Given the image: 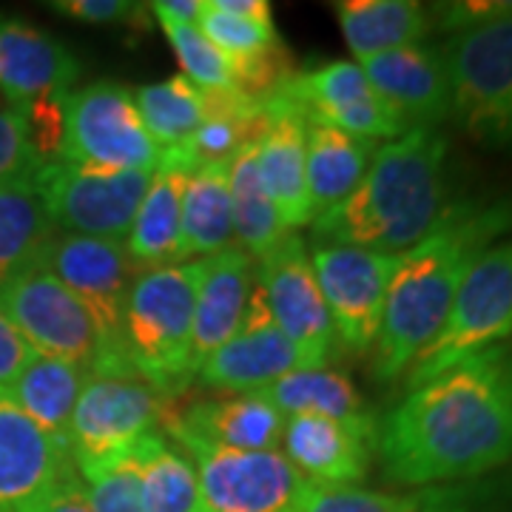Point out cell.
I'll use <instances>...</instances> for the list:
<instances>
[{"label":"cell","mask_w":512,"mask_h":512,"mask_svg":"<svg viewBox=\"0 0 512 512\" xmlns=\"http://www.w3.org/2000/svg\"><path fill=\"white\" fill-rule=\"evenodd\" d=\"M359 66L373 92L399 111L410 128H436L450 117V83L436 46H404Z\"/></svg>","instance_id":"d6986e66"},{"label":"cell","mask_w":512,"mask_h":512,"mask_svg":"<svg viewBox=\"0 0 512 512\" xmlns=\"http://www.w3.org/2000/svg\"><path fill=\"white\" fill-rule=\"evenodd\" d=\"M450 140L439 128H410L376 148L362 183L311 222L313 245H353L402 254L447 211Z\"/></svg>","instance_id":"3957f363"},{"label":"cell","mask_w":512,"mask_h":512,"mask_svg":"<svg viewBox=\"0 0 512 512\" xmlns=\"http://www.w3.org/2000/svg\"><path fill=\"white\" fill-rule=\"evenodd\" d=\"M163 148L151 140L134 106V89L97 80L66 97L60 160L97 171H154Z\"/></svg>","instance_id":"9c48e42d"},{"label":"cell","mask_w":512,"mask_h":512,"mask_svg":"<svg viewBox=\"0 0 512 512\" xmlns=\"http://www.w3.org/2000/svg\"><path fill=\"white\" fill-rule=\"evenodd\" d=\"M202 279L194 305L191 330V373L234 336L245 319L248 296L254 288L256 262L239 245H228L220 254L202 259Z\"/></svg>","instance_id":"7402d4cb"},{"label":"cell","mask_w":512,"mask_h":512,"mask_svg":"<svg viewBox=\"0 0 512 512\" xmlns=\"http://www.w3.org/2000/svg\"><path fill=\"white\" fill-rule=\"evenodd\" d=\"M57 234L35 185L0 188V296L15 279L40 268Z\"/></svg>","instance_id":"4316f807"},{"label":"cell","mask_w":512,"mask_h":512,"mask_svg":"<svg viewBox=\"0 0 512 512\" xmlns=\"http://www.w3.org/2000/svg\"><path fill=\"white\" fill-rule=\"evenodd\" d=\"M163 430L191 456L202 512H299L313 481L282 450H228L191 436L177 424Z\"/></svg>","instance_id":"8992f818"},{"label":"cell","mask_w":512,"mask_h":512,"mask_svg":"<svg viewBox=\"0 0 512 512\" xmlns=\"http://www.w3.org/2000/svg\"><path fill=\"white\" fill-rule=\"evenodd\" d=\"M134 106L151 140L163 148H180L208 117V94L200 92L188 77L174 74L160 83L134 89Z\"/></svg>","instance_id":"1f68e13d"},{"label":"cell","mask_w":512,"mask_h":512,"mask_svg":"<svg viewBox=\"0 0 512 512\" xmlns=\"http://www.w3.org/2000/svg\"><path fill=\"white\" fill-rule=\"evenodd\" d=\"M80 77L77 57L32 23L0 15V97L12 106L46 94L72 92Z\"/></svg>","instance_id":"ffe728a7"},{"label":"cell","mask_w":512,"mask_h":512,"mask_svg":"<svg viewBox=\"0 0 512 512\" xmlns=\"http://www.w3.org/2000/svg\"><path fill=\"white\" fill-rule=\"evenodd\" d=\"M231 160L194 165L185 185L183 231H180L177 262L208 259L231 245L234 239L231 185H228Z\"/></svg>","instance_id":"d4e9b609"},{"label":"cell","mask_w":512,"mask_h":512,"mask_svg":"<svg viewBox=\"0 0 512 512\" xmlns=\"http://www.w3.org/2000/svg\"><path fill=\"white\" fill-rule=\"evenodd\" d=\"M510 231L512 197L450 202L436 228L399 254L373 345V373L379 382H396L407 373L413 359L436 339L478 256Z\"/></svg>","instance_id":"7a4b0ae2"},{"label":"cell","mask_w":512,"mask_h":512,"mask_svg":"<svg viewBox=\"0 0 512 512\" xmlns=\"http://www.w3.org/2000/svg\"><path fill=\"white\" fill-rule=\"evenodd\" d=\"M74 458L0 387V512H40L69 481Z\"/></svg>","instance_id":"9a60e30c"},{"label":"cell","mask_w":512,"mask_h":512,"mask_svg":"<svg viewBox=\"0 0 512 512\" xmlns=\"http://www.w3.org/2000/svg\"><path fill=\"white\" fill-rule=\"evenodd\" d=\"M271 316L291 339L308 367H325L336 350V330L328 305L313 274L308 242L299 234H285L256 265Z\"/></svg>","instance_id":"4fadbf2b"},{"label":"cell","mask_w":512,"mask_h":512,"mask_svg":"<svg viewBox=\"0 0 512 512\" xmlns=\"http://www.w3.org/2000/svg\"><path fill=\"white\" fill-rule=\"evenodd\" d=\"M86 379H89L86 367L49 359V356H35V362L20 373L9 387V393L37 427H43L52 439L69 447L74 407Z\"/></svg>","instance_id":"83f0119b"},{"label":"cell","mask_w":512,"mask_h":512,"mask_svg":"<svg viewBox=\"0 0 512 512\" xmlns=\"http://www.w3.org/2000/svg\"><path fill=\"white\" fill-rule=\"evenodd\" d=\"M228 185H231L234 239L251 259H262L279 239L291 234V231L282 225L274 202H271L265 185H262L259 168H256V143L239 148L234 154Z\"/></svg>","instance_id":"4dcf8cb0"},{"label":"cell","mask_w":512,"mask_h":512,"mask_svg":"<svg viewBox=\"0 0 512 512\" xmlns=\"http://www.w3.org/2000/svg\"><path fill=\"white\" fill-rule=\"evenodd\" d=\"M0 305L37 356L72 362L89 373L134 370L126 356L111 350L92 311L43 268L15 279L0 296Z\"/></svg>","instance_id":"ba28073f"},{"label":"cell","mask_w":512,"mask_h":512,"mask_svg":"<svg viewBox=\"0 0 512 512\" xmlns=\"http://www.w3.org/2000/svg\"><path fill=\"white\" fill-rule=\"evenodd\" d=\"M376 447L393 484L427 490L512 461V353L461 359L407 390L379 424Z\"/></svg>","instance_id":"6da1fadb"},{"label":"cell","mask_w":512,"mask_h":512,"mask_svg":"<svg viewBox=\"0 0 512 512\" xmlns=\"http://www.w3.org/2000/svg\"><path fill=\"white\" fill-rule=\"evenodd\" d=\"M424 490L379 493L359 484H316L305 495L299 512H419Z\"/></svg>","instance_id":"e575fe53"},{"label":"cell","mask_w":512,"mask_h":512,"mask_svg":"<svg viewBox=\"0 0 512 512\" xmlns=\"http://www.w3.org/2000/svg\"><path fill=\"white\" fill-rule=\"evenodd\" d=\"M268 126L256 140V168L282 225L293 231L316 220L308 191V120L285 94H268Z\"/></svg>","instance_id":"e0dca14e"},{"label":"cell","mask_w":512,"mask_h":512,"mask_svg":"<svg viewBox=\"0 0 512 512\" xmlns=\"http://www.w3.org/2000/svg\"><path fill=\"white\" fill-rule=\"evenodd\" d=\"M333 9L356 63L424 43L433 32V12L416 0H342Z\"/></svg>","instance_id":"cb8c5ba5"},{"label":"cell","mask_w":512,"mask_h":512,"mask_svg":"<svg viewBox=\"0 0 512 512\" xmlns=\"http://www.w3.org/2000/svg\"><path fill=\"white\" fill-rule=\"evenodd\" d=\"M512 336V239L493 245L464 276L436 339L407 367V390Z\"/></svg>","instance_id":"52a82bcc"},{"label":"cell","mask_w":512,"mask_h":512,"mask_svg":"<svg viewBox=\"0 0 512 512\" xmlns=\"http://www.w3.org/2000/svg\"><path fill=\"white\" fill-rule=\"evenodd\" d=\"M43 168L35 146L29 140V128L20 106L0 103V188L18 183H32Z\"/></svg>","instance_id":"d590c367"},{"label":"cell","mask_w":512,"mask_h":512,"mask_svg":"<svg viewBox=\"0 0 512 512\" xmlns=\"http://www.w3.org/2000/svg\"><path fill=\"white\" fill-rule=\"evenodd\" d=\"M214 9L237 15V18L262 20V23H274V9L268 0H208Z\"/></svg>","instance_id":"b9f144b4"},{"label":"cell","mask_w":512,"mask_h":512,"mask_svg":"<svg viewBox=\"0 0 512 512\" xmlns=\"http://www.w3.org/2000/svg\"><path fill=\"white\" fill-rule=\"evenodd\" d=\"M35 356L32 345L0 305V387H12L20 373L35 362Z\"/></svg>","instance_id":"8d00e7d4"},{"label":"cell","mask_w":512,"mask_h":512,"mask_svg":"<svg viewBox=\"0 0 512 512\" xmlns=\"http://www.w3.org/2000/svg\"><path fill=\"white\" fill-rule=\"evenodd\" d=\"M74 470L86 487L94 512H146L140 484L126 453L92 464H74Z\"/></svg>","instance_id":"836d02e7"},{"label":"cell","mask_w":512,"mask_h":512,"mask_svg":"<svg viewBox=\"0 0 512 512\" xmlns=\"http://www.w3.org/2000/svg\"><path fill=\"white\" fill-rule=\"evenodd\" d=\"M373 140H359L330 126L308 123V191L316 214L333 208L362 183L367 165L376 154Z\"/></svg>","instance_id":"f1b7e54d"},{"label":"cell","mask_w":512,"mask_h":512,"mask_svg":"<svg viewBox=\"0 0 512 512\" xmlns=\"http://www.w3.org/2000/svg\"><path fill=\"white\" fill-rule=\"evenodd\" d=\"M165 396L134 370L89 373L69 430L74 464H92L126 453L157 433Z\"/></svg>","instance_id":"8fae6325"},{"label":"cell","mask_w":512,"mask_h":512,"mask_svg":"<svg viewBox=\"0 0 512 512\" xmlns=\"http://www.w3.org/2000/svg\"><path fill=\"white\" fill-rule=\"evenodd\" d=\"M265 402H271L285 416H322V419L365 424L376 416L365 407L359 387L345 373L330 367H305L293 370L285 379L256 390Z\"/></svg>","instance_id":"484cf974"},{"label":"cell","mask_w":512,"mask_h":512,"mask_svg":"<svg viewBox=\"0 0 512 512\" xmlns=\"http://www.w3.org/2000/svg\"><path fill=\"white\" fill-rule=\"evenodd\" d=\"M197 512H202V510H197Z\"/></svg>","instance_id":"7bdbcfd3"},{"label":"cell","mask_w":512,"mask_h":512,"mask_svg":"<svg viewBox=\"0 0 512 512\" xmlns=\"http://www.w3.org/2000/svg\"><path fill=\"white\" fill-rule=\"evenodd\" d=\"M92 311L111 350H123V311L140 268L131 262L123 239L57 234L40 262ZM131 365V362H128Z\"/></svg>","instance_id":"5bb4252c"},{"label":"cell","mask_w":512,"mask_h":512,"mask_svg":"<svg viewBox=\"0 0 512 512\" xmlns=\"http://www.w3.org/2000/svg\"><path fill=\"white\" fill-rule=\"evenodd\" d=\"M419 512H481L461 487H427Z\"/></svg>","instance_id":"f35d334b"},{"label":"cell","mask_w":512,"mask_h":512,"mask_svg":"<svg viewBox=\"0 0 512 512\" xmlns=\"http://www.w3.org/2000/svg\"><path fill=\"white\" fill-rule=\"evenodd\" d=\"M305 367L308 365L299 350L274 322L259 276H254L242 325L217 353L205 359V365L197 370V379L228 393H256Z\"/></svg>","instance_id":"2e32d148"},{"label":"cell","mask_w":512,"mask_h":512,"mask_svg":"<svg viewBox=\"0 0 512 512\" xmlns=\"http://www.w3.org/2000/svg\"><path fill=\"white\" fill-rule=\"evenodd\" d=\"M202 259L140 271L123 311V350L131 367L165 399L180 396L191 373V330Z\"/></svg>","instance_id":"277c9868"},{"label":"cell","mask_w":512,"mask_h":512,"mask_svg":"<svg viewBox=\"0 0 512 512\" xmlns=\"http://www.w3.org/2000/svg\"><path fill=\"white\" fill-rule=\"evenodd\" d=\"M165 40L171 43L174 55L183 66V77H188L200 92L228 94L242 92L237 83V69L220 49L202 35L197 26L180 23H160Z\"/></svg>","instance_id":"d6a6232c"},{"label":"cell","mask_w":512,"mask_h":512,"mask_svg":"<svg viewBox=\"0 0 512 512\" xmlns=\"http://www.w3.org/2000/svg\"><path fill=\"white\" fill-rule=\"evenodd\" d=\"M194 165V157L183 146L165 148L157 168L151 171L146 197L140 202L126 237L128 256L140 271L177 265L185 185Z\"/></svg>","instance_id":"44dd1931"},{"label":"cell","mask_w":512,"mask_h":512,"mask_svg":"<svg viewBox=\"0 0 512 512\" xmlns=\"http://www.w3.org/2000/svg\"><path fill=\"white\" fill-rule=\"evenodd\" d=\"M40 512H94V507L92 501H89V495H86L83 481L74 473L69 481H63L57 487V493L46 501V507Z\"/></svg>","instance_id":"ab89813d"},{"label":"cell","mask_w":512,"mask_h":512,"mask_svg":"<svg viewBox=\"0 0 512 512\" xmlns=\"http://www.w3.org/2000/svg\"><path fill=\"white\" fill-rule=\"evenodd\" d=\"M311 265L336 339L356 353L373 348L399 254H379L353 245H313Z\"/></svg>","instance_id":"7c38bea8"},{"label":"cell","mask_w":512,"mask_h":512,"mask_svg":"<svg viewBox=\"0 0 512 512\" xmlns=\"http://www.w3.org/2000/svg\"><path fill=\"white\" fill-rule=\"evenodd\" d=\"M379 421L345 424L322 416H291L282 430V453L316 484H356L367 476Z\"/></svg>","instance_id":"ac0fdd59"},{"label":"cell","mask_w":512,"mask_h":512,"mask_svg":"<svg viewBox=\"0 0 512 512\" xmlns=\"http://www.w3.org/2000/svg\"><path fill=\"white\" fill-rule=\"evenodd\" d=\"M148 183L151 171H97L66 160L46 163L32 180L57 231L123 242Z\"/></svg>","instance_id":"30bf717a"},{"label":"cell","mask_w":512,"mask_h":512,"mask_svg":"<svg viewBox=\"0 0 512 512\" xmlns=\"http://www.w3.org/2000/svg\"><path fill=\"white\" fill-rule=\"evenodd\" d=\"M55 12L66 15V18L83 20V23H123V20L134 18L140 12L137 3L128 0H55L49 3Z\"/></svg>","instance_id":"74e56055"},{"label":"cell","mask_w":512,"mask_h":512,"mask_svg":"<svg viewBox=\"0 0 512 512\" xmlns=\"http://www.w3.org/2000/svg\"><path fill=\"white\" fill-rule=\"evenodd\" d=\"M450 117L487 148H512V6L456 32L441 49Z\"/></svg>","instance_id":"5b68a950"},{"label":"cell","mask_w":512,"mask_h":512,"mask_svg":"<svg viewBox=\"0 0 512 512\" xmlns=\"http://www.w3.org/2000/svg\"><path fill=\"white\" fill-rule=\"evenodd\" d=\"M151 12L160 23H180V26H197L202 12V0H157L151 3Z\"/></svg>","instance_id":"60d3db41"},{"label":"cell","mask_w":512,"mask_h":512,"mask_svg":"<svg viewBox=\"0 0 512 512\" xmlns=\"http://www.w3.org/2000/svg\"><path fill=\"white\" fill-rule=\"evenodd\" d=\"M160 424H177L191 436L228 450H279L285 416L259 393H228L188 407L165 399Z\"/></svg>","instance_id":"603a6c76"},{"label":"cell","mask_w":512,"mask_h":512,"mask_svg":"<svg viewBox=\"0 0 512 512\" xmlns=\"http://www.w3.org/2000/svg\"><path fill=\"white\" fill-rule=\"evenodd\" d=\"M131 470L137 476L146 512H197L200 481L191 458L160 436L148 433L126 450Z\"/></svg>","instance_id":"f546056e"}]
</instances>
